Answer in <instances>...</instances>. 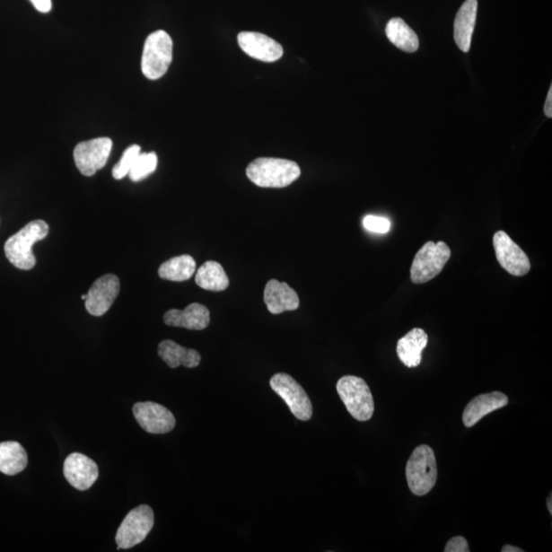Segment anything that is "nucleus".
<instances>
[{
    "instance_id": "obj_1",
    "label": "nucleus",
    "mask_w": 552,
    "mask_h": 552,
    "mask_svg": "<svg viewBox=\"0 0 552 552\" xmlns=\"http://www.w3.org/2000/svg\"><path fill=\"white\" fill-rule=\"evenodd\" d=\"M301 169L296 162L276 158L256 159L247 168V176L257 187L283 188L296 181Z\"/></svg>"
},
{
    "instance_id": "obj_2",
    "label": "nucleus",
    "mask_w": 552,
    "mask_h": 552,
    "mask_svg": "<svg viewBox=\"0 0 552 552\" xmlns=\"http://www.w3.org/2000/svg\"><path fill=\"white\" fill-rule=\"evenodd\" d=\"M48 232L49 227L46 221L34 220L28 223L6 241L4 253L7 260L19 269H32L36 264L32 247L37 241L46 239Z\"/></svg>"
},
{
    "instance_id": "obj_3",
    "label": "nucleus",
    "mask_w": 552,
    "mask_h": 552,
    "mask_svg": "<svg viewBox=\"0 0 552 552\" xmlns=\"http://www.w3.org/2000/svg\"><path fill=\"white\" fill-rule=\"evenodd\" d=\"M438 477L435 453L428 445H421L412 452L407 466V478L410 491L425 496L435 487Z\"/></svg>"
},
{
    "instance_id": "obj_4",
    "label": "nucleus",
    "mask_w": 552,
    "mask_h": 552,
    "mask_svg": "<svg viewBox=\"0 0 552 552\" xmlns=\"http://www.w3.org/2000/svg\"><path fill=\"white\" fill-rule=\"evenodd\" d=\"M337 391L349 414L359 422L370 421L373 416L374 401L366 381L355 375L338 380Z\"/></svg>"
},
{
    "instance_id": "obj_5",
    "label": "nucleus",
    "mask_w": 552,
    "mask_h": 552,
    "mask_svg": "<svg viewBox=\"0 0 552 552\" xmlns=\"http://www.w3.org/2000/svg\"><path fill=\"white\" fill-rule=\"evenodd\" d=\"M173 56V42L171 35L158 31L147 37L142 57V71L150 80L163 77L171 67Z\"/></svg>"
},
{
    "instance_id": "obj_6",
    "label": "nucleus",
    "mask_w": 552,
    "mask_h": 552,
    "mask_svg": "<svg viewBox=\"0 0 552 552\" xmlns=\"http://www.w3.org/2000/svg\"><path fill=\"white\" fill-rule=\"evenodd\" d=\"M451 257V250L444 241H428L416 253L410 269L412 283L422 285L432 281L443 270Z\"/></svg>"
},
{
    "instance_id": "obj_7",
    "label": "nucleus",
    "mask_w": 552,
    "mask_h": 552,
    "mask_svg": "<svg viewBox=\"0 0 552 552\" xmlns=\"http://www.w3.org/2000/svg\"><path fill=\"white\" fill-rule=\"evenodd\" d=\"M153 512L149 505H139L122 521L116 534L118 549H129L142 543L153 527Z\"/></svg>"
},
{
    "instance_id": "obj_8",
    "label": "nucleus",
    "mask_w": 552,
    "mask_h": 552,
    "mask_svg": "<svg viewBox=\"0 0 552 552\" xmlns=\"http://www.w3.org/2000/svg\"><path fill=\"white\" fill-rule=\"evenodd\" d=\"M270 387L288 405L292 414L307 422L313 414L312 403L305 390L286 373H276L270 380Z\"/></svg>"
},
{
    "instance_id": "obj_9",
    "label": "nucleus",
    "mask_w": 552,
    "mask_h": 552,
    "mask_svg": "<svg viewBox=\"0 0 552 552\" xmlns=\"http://www.w3.org/2000/svg\"><path fill=\"white\" fill-rule=\"evenodd\" d=\"M112 147V139L109 137L94 138L78 144L74 150V161L81 174L90 178L104 168Z\"/></svg>"
},
{
    "instance_id": "obj_10",
    "label": "nucleus",
    "mask_w": 552,
    "mask_h": 552,
    "mask_svg": "<svg viewBox=\"0 0 552 552\" xmlns=\"http://www.w3.org/2000/svg\"><path fill=\"white\" fill-rule=\"evenodd\" d=\"M497 261L502 267L514 276H524L531 269L527 254L505 232L499 231L493 237Z\"/></svg>"
},
{
    "instance_id": "obj_11",
    "label": "nucleus",
    "mask_w": 552,
    "mask_h": 552,
    "mask_svg": "<svg viewBox=\"0 0 552 552\" xmlns=\"http://www.w3.org/2000/svg\"><path fill=\"white\" fill-rule=\"evenodd\" d=\"M134 416L142 428L150 434H167L175 428L172 412L163 405L154 402H138L134 407Z\"/></svg>"
},
{
    "instance_id": "obj_12",
    "label": "nucleus",
    "mask_w": 552,
    "mask_h": 552,
    "mask_svg": "<svg viewBox=\"0 0 552 552\" xmlns=\"http://www.w3.org/2000/svg\"><path fill=\"white\" fill-rule=\"evenodd\" d=\"M120 292V281L115 275H106L95 281L86 294L85 307L88 313L102 316L112 307Z\"/></svg>"
},
{
    "instance_id": "obj_13",
    "label": "nucleus",
    "mask_w": 552,
    "mask_h": 552,
    "mask_svg": "<svg viewBox=\"0 0 552 552\" xmlns=\"http://www.w3.org/2000/svg\"><path fill=\"white\" fill-rule=\"evenodd\" d=\"M64 476L74 488L85 491L97 482L99 468L97 463L86 455L75 452L66 459Z\"/></svg>"
},
{
    "instance_id": "obj_14",
    "label": "nucleus",
    "mask_w": 552,
    "mask_h": 552,
    "mask_svg": "<svg viewBox=\"0 0 552 552\" xmlns=\"http://www.w3.org/2000/svg\"><path fill=\"white\" fill-rule=\"evenodd\" d=\"M238 42L244 53L262 62H276L284 55L281 44L261 33L241 32Z\"/></svg>"
},
{
    "instance_id": "obj_15",
    "label": "nucleus",
    "mask_w": 552,
    "mask_h": 552,
    "mask_svg": "<svg viewBox=\"0 0 552 552\" xmlns=\"http://www.w3.org/2000/svg\"><path fill=\"white\" fill-rule=\"evenodd\" d=\"M264 302L272 314L297 311L300 300L288 284L271 279L265 286Z\"/></svg>"
},
{
    "instance_id": "obj_16",
    "label": "nucleus",
    "mask_w": 552,
    "mask_h": 552,
    "mask_svg": "<svg viewBox=\"0 0 552 552\" xmlns=\"http://www.w3.org/2000/svg\"><path fill=\"white\" fill-rule=\"evenodd\" d=\"M209 309L202 304L193 303L184 311L171 309L164 315V322L169 327L203 330L210 325Z\"/></svg>"
},
{
    "instance_id": "obj_17",
    "label": "nucleus",
    "mask_w": 552,
    "mask_h": 552,
    "mask_svg": "<svg viewBox=\"0 0 552 552\" xmlns=\"http://www.w3.org/2000/svg\"><path fill=\"white\" fill-rule=\"evenodd\" d=\"M509 399L502 392H492L476 397L463 411L462 421L467 428H472L491 412L506 407Z\"/></svg>"
},
{
    "instance_id": "obj_18",
    "label": "nucleus",
    "mask_w": 552,
    "mask_h": 552,
    "mask_svg": "<svg viewBox=\"0 0 552 552\" xmlns=\"http://www.w3.org/2000/svg\"><path fill=\"white\" fill-rule=\"evenodd\" d=\"M478 11V0H467L456 14L454 39L463 53H469L472 44Z\"/></svg>"
},
{
    "instance_id": "obj_19",
    "label": "nucleus",
    "mask_w": 552,
    "mask_h": 552,
    "mask_svg": "<svg viewBox=\"0 0 552 552\" xmlns=\"http://www.w3.org/2000/svg\"><path fill=\"white\" fill-rule=\"evenodd\" d=\"M426 345L428 335L423 329L416 328L400 338L397 344V355L405 366L417 367L422 363V355Z\"/></svg>"
},
{
    "instance_id": "obj_20",
    "label": "nucleus",
    "mask_w": 552,
    "mask_h": 552,
    "mask_svg": "<svg viewBox=\"0 0 552 552\" xmlns=\"http://www.w3.org/2000/svg\"><path fill=\"white\" fill-rule=\"evenodd\" d=\"M158 355L171 368L180 365L195 368L201 364L200 353L194 349H188L171 340H165L159 344Z\"/></svg>"
},
{
    "instance_id": "obj_21",
    "label": "nucleus",
    "mask_w": 552,
    "mask_h": 552,
    "mask_svg": "<svg viewBox=\"0 0 552 552\" xmlns=\"http://www.w3.org/2000/svg\"><path fill=\"white\" fill-rule=\"evenodd\" d=\"M28 455L18 442L7 441L0 443V472L6 476L18 475L26 469Z\"/></svg>"
},
{
    "instance_id": "obj_22",
    "label": "nucleus",
    "mask_w": 552,
    "mask_h": 552,
    "mask_svg": "<svg viewBox=\"0 0 552 552\" xmlns=\"http://www.w3.org/2000/svg\"><path fill=\"white\" fill-rule=\"evenodd\" d=\"M196 283L204 290L223 292L230 285V279L223 265L215 261H207L197 271Z\"/></svg>"
},
{
    "instance_id": "obj_23",
    "label": "nucleus",
    "mask_w": 552,
    "mask_h": 552,
    "mask_svg": "<svg viewBox=\"0 0 552 552\" xmlns=\"http://www.w3.org/2000/svg\"><path fill=\"white\" fill-rule=\"evenodd\" d=\"M197 264L193 257L181 255L161 265L159 276L165 281L186 282L195 275Z\"/></svg>"
},
{
    "instance_id": "obj_24",
    "label": "nucleus",
    "mask_w": 552,
    "mask_h": 552,
    "mask_svg": "<svg viewBox=\"0 0 552 552\" xmlns=\"http://www.w3.org/2000/svg\"><path fill=\"white\" fill-rule=\"evenodd\" d=\"M386 34L395 47L407 53H415L419 48L418 37L414 31L400 18L389 21Z\"/></svg>"
},
{
    "instance_id": "obj_25",
    "label": "nucleus",
    "mask_w": 552,
    "mask_h": 552,
    "mask_svg": "<svg viewBox=\"0 0 552 552\" xmlns=\"http://www.w3.org/2000/svg\"><path fill=\"white\" fill-rule=\"evenodd\" d=\"M158 166V157L156 153H141L137 157L134 167L128 174L132 181L138 182L147 178L150 174L156 171Z\"/></svg>"
},
{
    "instance_id": "obj_26",
    "label": "nucleus",
    "mask_w": 552,
    "mask_h": 552,
    "mask_svg": "<svg viewBox=\"0 0 552 552\" xmlns=\"http://www.w3.org/2000/svg\"><path fill=\"white\" fill-rule=\"evenodd\" d=\"M141 153V146L137 145L129 146L128 149L124 152L119 163L113 168V178L117 180H123L125 176H127Z\"/></svg>"
},
{
    "instance_id": "obj_27",
    "label": "nucleus",
    "mask_w": 552,
    "mask_h": 552,
    "mask_svg": "<svg viewBox=\"0 0 552 552\" xmlns=\"http://www.w3.org/2000/svg\"><path fill=\"white\" fill-rule=\"evenodd\" d=\"M365 230L374 233L384 234L391 230V223L387 218L368 215L364 219Z\"/></svg>"
},
{
    "instance_id": "obj_28",
    "label": "nucleus",
    "mask_w": 552,
    "mask_h": 552,
    "mask_svg": "<svg viewBox=\"0 0 552 552\" xmlns=\"http://www.w3.org/2000/svg\"><path fill=\"white\" fill-rule=\"evenodd\" d=\"M445 552H469V544L465 537L456 536L453 537L446 544L444 549Z\"/></svg>"
},
{
    "instance_id": "obj_29",
    "label": "nucleus",
    "mask_w": 552,
    "mask_h": 552,
    "mask_svg": "<svg viewBox=\"0 0 552 552\" xmlns=\"http://www.w3.org/2000/svg\"><path fill=\"white\" fill-rule=\"evenodd\" d=\"M35 9L40 13H48L51 10V0H31Z\"/></svg>"
},
{
    "instance_id": "obj_30",
    "label": "nucleus",
    "mask_w": 552,
    "mask_h": 552,
    "mask_svg": "<svg viewBox=\"0 0 552 552\" xmlns=\"http://www.w3.org/2000/svg\"><path fill=\"white\" fill-rule=\"evenodd\" d=\"M544 113L548 118L552 117V87L549 88L546 106H544Z\"/></svg>"
},
{
    "instance_id": "obj_31",
    "label": "nucleus",
    "mask_w": 552,
    "mask_h": 552,
    "mask_svg": "<svg viewBox=\"0 0 552 552\" xmlns=\"http://www.w3.org/2000/svg\"><path fill=\"white\" fill-rule=\"evenodd\" d=\"M503 552H522V549L512 546H505L503 549Z\"/></svg>"
},
{
    "instance_id": "obj_32",
    "label": "nucleus",
    "mask_w": 552,
    "mask_h": 552,
    "mask_svg": "<svg viewBox=\"0 0 552 552\" xmlns=\"http://www.w3.org/2000/svg\"><path fill=\"white\" fill-rule=\"evenodd\" d=\"M551 503H552V498H551V495H550L549 498L548 499V510H549L550 513H552V504H551Z\"/></svg>"
},
{
    "instance_id": "obj_33",
    "label": "nucleus",
    "mask_w": 552,
    "mask_h": 552,
    "mask_svg": "<svg viewBox=\"0 0 552 552\" xmlns=\"http://www.w3.org/2000/svg\"><path fill=\"white\" fill-rule=\"evenodd\" d=\"M81 298H83V300L86 299V294H83V296H81Z\"/></svg>"
}]
</instances>
